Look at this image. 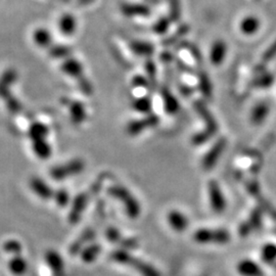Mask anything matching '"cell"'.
Instances as JSON below:
<instances>
[{"mask_svg":"<svg viewBox=\"0 0 276 276\" xmlns=\"http://www.w3.org/2000/svg\"><path fill=\"white\" fill-rule=\"evenodd\" d=\"M110 257L111 260L115 263L132 267V269H134L141 276H161L160 272L154 266L146 263L145 261H142L139 258L134 257L125 250L115 251L111 254Z\"/></svg>","mask_w":276,"mask_h":276,"instance_id":"cell-1","label":"cell"},{"mask_svg":"<svg viewBox=\"0 0 276 276\" xmlns=\"http://www.w3.org/2000/svg\"><path fill=\"white\" fill-rule=\"evenodd\" d=\"M194 241L199 245H227L231 236L229 231L222 228H200L194 232Z\"/></svg>","mask_w":276,"mask_h":276,"instance_id":"cell-2","label":"cell"},{"mask_svg":"<svg viewBox=\"0 0 276 276\" xmlns=\"http://www.w3.org/2000/svg\"><path fill=\"white\" fill-rule=\"evenodd\" d=\"M109 195L122 203L124 211L130 219L136 220L139 218L141 215V207L138 201L126 188L122 186H113L109 190Z\"/></svg>","mask_w":276,"mask_h":276,"instance_id":"cell-3","label":"cell"},{"mask_svg":"<svg viewBox=\"0 0 276 276\" xmlns=\"http://www.w3.org/2000/svg\"><path fill=\"white\" fill-rule=\"evenodd\" d=\"M208 198L211 210L218 215L225 212L227 203L224 194L220 187V184L216 180H210L208 182Z\"/></svg>","mask_w":276,"mask_h":276,"instance_id":"cell-4","label":"cell"},{"mask_svg":"<svg viewBox=\"0 0 276 276\" xmlns=\"http://www.w3.org/2000/svg\"><path fill=\"white\" fill-rule=\"evenodd\" d=\"M166 220L169 227L178 233H182L188 229L189 219L179 210H170L166 215Z\"/></svg>","mask_w":276,"mask_h":276,"instance_id":"cell-5","label":"cell"},{"mask_svg":"<svg viewBox=\"0 0 276 276\" xmlns=\"http://www.w3.org/2000/svg\"><path fill=\"white\" fill-rule=\"evenodd\" d=\"M225 147H226V140L224 138L219 139L204 157L202 162L203 168L207 171L214 168L215 165L218 163V160L221 158Z\"/></svg>","mask_w":276,"mask_h":276,"instance_id":"cell-6","label":"cell"},{"mask_svg":"<svg viewBox=\"0 0 276 276\" xmlns=\"http://www.w3.org/2000/svg\"><path fill=\"white\" fill-rule=\"evenodd\" d=\"M88 202L89 196L87 194H81L74 200L73 206L68 215V220L71 224H77L80 221L83 213L85 212Z\"/></svg>","mask_w":276,"mask_h":276,"instance_id":"cell-7","label":"cell"},{"mask_svg":"<svg viewBox=\"0 0 276 276\" xmlns=\"http://www.w3.org/2000/svg\"><path fill=\"white\" fill-rule=\"evenodd\" d=\"M44 259L53 276H65V262L57 252L46 251Z\"/></svg>","mask_w":276,"mask_h":276,"instance_id":"cell-8","label":"cell"},{"mask_svg":"<svg viewBox=\"0 0 276 276\" xmlns=\"http://www.w3.org/2000/svg\"><path fill=\"white\" fill-rule=\"evenodd\" d=\"M237 272L241 276H265L263 268L251 259H243L237 264Z\"/></svg>","mask_w":276,"mask_h":276,"instance_id":"cell-9","label":"cell"},{"mask_svg":"<svg viewBox=\"0 0 276 276\" xmlns=\"http://www.w3.org/2000/svg\"><path fill=\"white\" fill-rule=\"evenodd\" d=\"M95 237V232L93 229L91 228H87L86 230H84L82 232V235L79 237V239H77L70 247L69 249V253L70 255L76 256L77 254H80L81 251L85 248V245L88 243H90Z\"/></svg>","mask_w":276,"mask_h":276,"instance_id":"cell-10","label":"cell"},{"mask_svg":"<svg viewBox=\"0 0 276 276\" xmlns=\"http://www.w3.org/2000/svg\"><path fill=\"white\" fill-rule=\"evenodd\" d=\"M227 53V45L223 40H217L210 49V60L214 66H220L225 59Z\"/></svg>","mask_w":276,"mask_h":276,"instance_id":"cell-11","label":"cell"},{"mask_svg":"<svg viewBox=\"0 0 276 276\" xmlns=\"http://www.w3.org/2000/svg\"><path fill=\"white\" fill-rule=\"evenodd\" d=\"M261 27L260 19L255 15H248L240 23V30L244 35L251 36L258 32Z\"/></svg>","mask_w":276,"mask_h":276,"instance_id":"cell-12","label":"cell"},{"mask_svg":"<svg viewBox=\"0 0 276 276\" xmlns=\"http://www.w3.org/2000/svg\"><path fill=\"white\" fill-rule=\"evenodd\" d=\"M269 112H270V108L268 103L264 101L257 103L251 112V116H250L251 123L254 125H261L268 117Z\"/></svg>","mask_w":276,"mask_h":276,"instance_id":"cell-13","label":"cell"},{"mask_svg":"<svg viewBox=\"0 0 276 276\" xmlns=\"http://www.w3.org/2000/svg\"><path fill=\"white\" fill-rule=\"evenodd\" d=\"M105 237L111 243H118L123 244L128 249H133L137 246V243L133 239H126L123 237V235L116 229L115 227H110L105 231Z\"/></svg>","mask_w":276,"mask_h":276,"instance_id":"cell-14","label":"cell"},{"mask_svg":"<svg viewBox=\"0 0 276 276\" xmlns=\"http://www.w3.org/2000/svg\"><path fill=\"white\" fill-rule=\"evenodd\" d=\"M8 269L14 276H23L28 271V262L20 255L13 256L8 262Z\"/></svg>","mask_w":276,"mask_h":276,"instance_id":"cell-15","label":"cell"},{"mask_svg":"<svg viewBox=\"0 0 276 276\" xmlns=\"http://www.w3.org/2000/svg\"><path fill=\"white\" fill-rule=\"evenodd\" d=\"M101 253V247L97 244H91L88 245V247H85L81 253V260L86 264H92L96 261L98 256Z\"/></svg>","mask_w":276,"mask_h":276,"instance_id":"cell-16","label":"cell"},{"mask_svg":"<svg viewBox=\"0 0 276 276\" xmlns=\"http://www.w3.org/2000/svg\"><path fill=\"white\" fill-rule=\"evenodd\" d=\"M260 259L266 265L272 266L276 262V244L265 243L260 250Z\"/></svg>","mask_w":276,"mask_h":276,"instance_id":"cell-17","label":"cell"},{"mask_svg":"<svg viewBox=\"0 0 276 276\" xmlns=\"http://www.w3.org/2000/svg\"><path fill=\"white\" fill-rule=\"evenodd\" d=\"M31 188L42 200H49L52 198V190L41 180L33 179L31 182Z\"/></svg>","mask_w":276,"mask_h":276,"instance_id":"cell-18","label":"cell"},{"mask_svg":"<svg viewBox=\"0 0 276 276\" xmlns=\"http://www.w3.org/2000/svg\"><path fill=\"white\" fill-rule=\"evenodd\" d=\"M263 211L261 208H256L253 211H251L247 222L251 226L253 231H257L262 227L263 224Z\"/></svg>","mask_w":276,"mask_h":276,"instance_id":"cell-19","label":"cell"},{"mask_svg":"<svg viewBox=\"0 0 276 276\" xmlns=\"http://www.w3.org/2000/svg\"><path fill=\"white\" fill-rule=\"evenodd\" d=\"M3 250L5 253L11 254L13 256L20 255V253L23 251V246L19 242L14 241V240H10V241H7L4 243Z\"/></svg>","mask_w":276,"mask_h":276,"instance_id":"cell-20","label":"cell"},{"mask_svg":"<svg viewBox=\"0 0 276 276\" xmlns=\"http://www.w3.org/2000/svg\"><path fill=\"white\" fill-rule=\"evenodd\" d=\"M201 88L202 91L205 93L206 97H210V95L212 96V84L210 83V80L206 75H203L201 77Z\"/></svg>","mask_w":276,"mask_h":276,"instance_id":"cell-21","label":"cell"},{"mask_svg":"<svg viewBox=\"0 0 276 276\" xmlns=\"http://www.w3.org/2000/svg\"><path fill=\"white\" fill-rule=\"evenodd\" d=\"M273 83V76L271 74H264L256 80V85L260 87H268Z\"/></svg>","mask_w":276,"mask_h":276,"instance_id":"cell-22","label":"cell"},{"mask_svg":"<svg viewBox=\"0 0 276 276\" xmlns=\"http://www.w3.org/2000/svg\"><path fill=\"white\" fill-rule=\"evenodd\" d=\"M276 56V40L270 45V47L264 52L263 57H262V62H269L272 60Z\"/></svg>","mask_w":276,"mask_h":276,"instance_id":"cell-23","label":"cell"},{"mask_svg":"<svg viewBox=\"0 0 276 276\" xmlns=\"http://www.w3.org/2000/svg\"><path fill=\"white\" fill-rule=\"evenodd\" d=\"M55 198V203L59 206V207H66L69 203V196L65 190H59L55 194L54 196Z\"/></svg>","mask_w":276,"mask_h":276,"instance_id":"cell-24","label":"cell"},{"mask_svg":"<svg viewBox=\"0 0 276 276\" xmlns=\"http://www.w3.org/2000/svg\"><path fill=\"white\" fill-rule=\"evenodd\" d=\"M271 267H272V268H273V269H274V270L276 271V262L274 263V264H273V265H272V266H271Z\"/></svg>","mask_w":276,"mask_h":276,"instance_id":"cell-25","label":"cell"},{"mask_svg":"<svg viewBox=\"0 0 276 276\" xmlns=\"http://www.w3.org/2000/svg\"><path fill=\"white\" fill-rule=\"evenodd\" d=\"M274 233H275V236H276V227L275 228H274Z\"/></svg>","mask_w":276,"mask_h":276,"instance_id":"cell-26","label":"cell"}]
</instances>
